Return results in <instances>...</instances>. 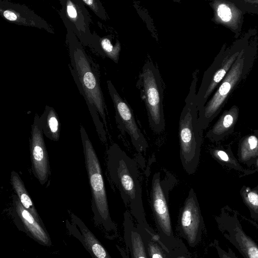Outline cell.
<instances>
[{
    "mask_svg": "<svg viewBox=\"0 0 258 258\" xmlns=\"http://www.w3.org/2000/svg\"><path fill=\"white\" fill-rule=\"evenodd\" d=\"M67 31L66 43L70 58V70L85 99L98 135L101 141L106 143V105L100 86L98 66L87 54L73 31L70 29H67Z\"/></svg>",
    "mask_w": 258,
    "mask_h": 258,
    "instance_id": "6da1fadb",
    "label": "cell"
},
{
    "mask_svg": "<svg viewBox=\"0 0 258 258\" xmlns=\"http://www.w3.org/2000/svg\"><path fill=\"white\" fill-rule=\"evenodd\" d=\"M106 165L110 179L118 190L125 205L129 208L137 224L149 226L146 218L136 161L114 143L106 152Z\"/></svg>",
    "mask_w": 258,
    "mask_h": 258,
    "instance_id": "7a4b0ae2",
    "label": "cell"
},
{
    "mask_svg": "<svg viewBox=\"0 0 258 258\" xmlns=\"http://www.w3.org/2000/svg\"><path fill=\"white\" fill-rule=\"evenodd\" d=\"M198 70L192 80L185 104L181 112L178 127L179 156L185 171L194 174L199 164L203 130L198 123L199 109L196 99Z\"/></svg>",
    "mask_w": 258,
    "mask_h": 258,
    "instance_id": "3957f363",
    "label": "cell"
},
{
    "mask_svg": "<svg viewBox=\"0 0 258 258\" xmlns=\"http://www.w3.org/2000/svg\"><path fill=\"white\" fill-rule=\"evenodd\" d=\"M86 169L92 195V210L95 221L107 231L116 229L109 207L101 167L86 130L80 127Z\"/></svg>",
    "mask_w": 258,
    "mask_h": 258,
    "instance_id": "277c9868",
    "label": "cell"
},
{
    "mask_svg": "<svg viewBox=\"0 0 258 258\" xmlns=\"http://www.w3.org/2000/svg\"><path fill=\"white\" fill-rule=\"evenodd\" d=\"M176 181L175 177L168 171L163 177L161 172L157 171L153 175L150 190L151 207L157 233L168 251L176 246L179 242L173 231L168 206L169 193Z\"/></svg>",
    "mask_w": 258,
    "mask_h": 258,
    "instance_id": "5b68a950",
    "label": "cell"
},
{
    "mask_svg": "<svg viewBox=\"0 0 258 258\" xmlns=\"http://www.w3.org/2000/svg\"><path fill=\"white\" fill-rule=\"evenodd\" d=\"M136 86L145 103L150 127L157 134L162 132L165 126L162 82L158 69L150 58L144 63Z\"/></svg>",
    "mask_w": 258,
    "mask_h": 258,
    "instance_id": "8992f818",
    "label": "cell"
},
{
    "mask_svg": "<svg viewBox=\"0 0 258 258\" xmlns=\"http://www.w3.org/2000/svg\"><path fill=\"white\" fill-rule=\"evenodd\" d=\"M107 89L115 109L118 128L130 137L132 144L139 153H145L148 142L138 126L133 110L125 100L118 94L110 80L107 81Z\"/></svg>",
    "mask_w": 258,
    "mask_h": 258,
    "instance_id": "52a82bcc",
    "label": "cell"
},
{
    "mask_svg": "<svg viewBox=\"0 0 258 258\" xmlns=\"http://www.w3.org/2000/svg\"><path fill=\"white\" fill-rule=\"evenodd\" d=\"M59 15L66 29H70L84 46L92 48L94 35L90 29V15L82 0H61Z\"/></svg>",
    "mask_w": 258,
    "mask_h": 258,
    "instance_id": "ba28073f",
    "label": "cell"
},
{
    "mask_svg": "<svg viewBox=\"0 0 258 258\" xmlns=\"http://www.w3.org/2000/svg\"><path fill=\"white\" fill-rule=\"evenodd\" d=\"M204 220L194 190L191 188L181 209L177 229L180 235L190 247L196 246L201 241Z\"/></svg>",
    "mask_w": 258,
    "mask_h": 258,
    "instance_id": "9c48e42d",
    "label": "cell"
},
{
    "mask_svg": "<svg viewBox=\"0 0 258 258\" xmlns=\"http://www.w3.org/2000/svg\"><path fill=\"white\" fill-rule=\"evenodd\" d=\"M242 51L225 76L220 86L203 109L199 112L198 123L202 129L205 128L221 107L231 90L239 81L243 67Z\"/></svg>",
    "mask_w": 258,
    "mask_h": 258,
    "instance_id": "30bf717a",
    "label": "cell"
},
{
    "mask_svg": "<svg viewBox=\"0 0 258 258\" xmlns=\"http://www.w3.org/2000/svg\"><path fill=\"white\" fill-rule=\"evenodd\" d=\"M216 221L221 234L243 258H258V245L244 232L236 216L222 214Z\"/></svg>",
    "mask_w": 258,
    "mask_h": 258,
    "instance_id": "8fae6325",
    "label": "cell"
},
{
    "mask_svg": "<svg viewBox=\"0 0 258 258\" xmlns=\"http://www.w3.org/2000/svg\"><path fill=\"white\" fill-rule=\"evenodd\" d=\"M43 134L39 116L36 114L31 125L30 153L32 173L41 185L46 183L50 175L49 157Z\"/></svg>",
    "mask_w": 258,
    "mask_h": 258,
    "instance_id": "7c38bea8",
    "label": "cell"
},
{
    "mask_svg": "<svg viewBox=\"0 0 258 258\" xmlns=\"http://www.w3.org/2000/svg\"><path fill=\"white\" fill-rule=\"evenodd\" d=\"M12 216L16 227L39 244L50 246L52 242L44 224L38 221L21 204L17 195L13 197Z\"/></svg>",
    "mask_w": 258,
    "mask_h": 258,
    "instance_id": "4fadbf2b",
    "label": "cell"
},
{
    "mask_svg": "<svg viewBox=\"0 0 258 258\" xmlns=\"http://www.w3.org/2000/svg\"><path fill=\"white\" fill-rule=\"evenodd\" d=\"M0 15L7 21L18 25L35 27L54 33L53 27L26 6L0 1Z\"/></svg>",
    "mask_w": 258,
    "mask_h": 258,
    "instance_id": "5bb4252c",
    "label": "cell"
},
{
    "mask_svg": "<svg viewBox=\"0 0 258 258\" xmlns=\"http://www.w3.org/2000/svg\"><path fill=\"white\" fill-rule=\"evenodd\" d=\"M72 223L66 221V227L70 233L78 239L92 258H111L101 242L74 213L71 214Z\"/></svg>",
    "mask_w": 258,
    "mask_h": 258,
    "instance_id": "9a60e30c",
    "label": "cell"
},
{
    "mask_svg": "<svg viewBox=\"0 0 258 258\" xmlns=\"http://www.w3.org/2000/svg\"><path fill=\"white\" fill-rule=\"evenodd\" d=\"M123 237L126 248L131 258H148L144 244L130 212L123 214Z\"/></svg>",
    "mask_w": 258,
    "mask_h": 258,
    "instance_id": "2e32d148",
    "label": "cell"
},
{
    "mask_svg": "<svg viewBox=\"0 0 258 258\" xmlns=\"http://www.w3.org/2000/svg\"><path fill=\"white\" fill-rule=\"evenodd\" d=\"M214 11V21L233 30L239 28L242 12L234 4L225 1L215 0L211 3Z\"/></svg>",
    "mask_w": 258,
    "mask_h": 258,
    "instance_id": "e0dca14e",
    "label": "cell"
},
{
    "mask_svg": "<svg viewBox=\"0 0 258 258\" xmlns=\"http://www.w3.org/2000/svg\"><path fill=\"white\" fill-rule=\"evenodd\" d=\"M136 227L143 239L148 258H168V251L150 225L145 227L136 224Z\"/></svg>",
    "mask_w": 258,
    "mask_h": 258,
    "instance_id": "ac0fdd59",
    "label": "cell"
},
{
    "mask_svg": "<svg viewBox=\"0 0 258 258\" xmlns=\"http://www.w3.org/2000/svg\"><path fill=\"white\" fill-rule=\"evenodd\" d=\"M43 134L53 141H58L60 134L61 123L54 109L46 105L43 113L39 116Z\"/></svg>",
    "mask_w": 258,
    "mask_h": 258,
    "instance_id": "d6986e66",
    "label": "cell"
},
{
    "mask_svg": "<svg viewBox=\"0 0 258 258\" xmlns=\"http://www.w3.org/2000/svg\"><path fill=\"white\" fill-rule=\"evenodd\" d=\"M12 187L22 205L28 210L40 223L44 224L19 174L13 170L11 173Z\"/></svg>",
    "mask_w": 258,
    "mask_h": 258,
    "instance_id": "ffe728a7",
    "label": "cell"
},
{
    "mask_svg": "<svg viewBox=\"0 0 258 258\" xmlns=\"http://www.w3.org/2000/svg\"><path fill=\"white\" fill-rule=\"evenodd\" d=\"M94 41L92 49L103 56H106L117 63L119 60L121 45L118 40L113 44L111 36L99 37L93 33Z\"/></svg>",
    "mask_w": 258,
    "mask_h": 258,
    "instance_id": "44dd1931",
    "label": "cell"
},
{
    "mask_svg": "<svg viewBox=\"0 0 258 258\" xmlns=\"http://www.w3.org/2000/svg\"><path fill=\"white\" fill-rule=\"evenodd\" d=\"M168 258H195L181 239L178 244L167 253Z\"/></svg>",
    "mask_w": 258,
    "mask_h": 258,
    "instance_id": "7402d4cb",
    "label": "cell"
},
{
    "mask_svg": "<svg viewBox=\"0 0 258 258\" xmlns=\"http://www.w3.org/2000/svg\"><path fill=\"white\" fill-rule=\"evenodd\" d=\"M82 1L99 18L104 21L107 20L105 10L99 0H82Z\"/></svg>",
    "mask_w": 258,
    "mask_h": 258,
    "instance_id": "603a6c76",
    "label": "cell"
},
{
    "mask_svg": "<svg viewBox=\"0 0 258 258\" xmlns=\"http://www.w3.org/2000/svg\"><path fill=\"white\" fill-rule=\"evenodd\" d=\"M212 245L216 249L219 258H238L231 248L228 247L227 250L222 248L216 240H214Z\"/></svg>",
    "mask_w": 258,
    "mask_h": 258,
    "instance_id": "cb8c5ba5",
    "label": "cell"
},
{
    "mask_svg": "<svg viewBox=\"0 0 258 258\" xmlns=\"http://www.w3.org/2000/svg\"><path fill=\"white\" fill-rule=\"evenodd\" d=\"M236 109L233 107L229 112L226 113L222 118V124L225 128H228L233 123L234 120V114Z\"/></svg>",
    "mask_w": 258,
    "mask_h": 258,
    "instance_id": "d4e9b609",
    "label": "cell"
},
{
    "mask_svg": "<svg viewBox=\"0 0 258 258\" xmlns=\"http://www.w3.org/2000/svg\"><path fill=\"white\" fill-rule=\"evenodd\" d=\"M248 144L251 149H255L257 145V138L253 136H250L248 138Z\"/></svg>",
    "mask_w": 258,
    "mask_h": 258,
    "instance_id": "484cf974",
    "label": "cell"
},
{
    "mask_svg": "<svg viewBox=\"0 0 258 258\" xmlns=\"http://www.w3.org/2000/svg\"><path fill=\"white\" fill-rule=\"evenodd\" d=\"M217 155L223 161H227L229 160L227 154L223 151H218Z\"/></svg>",
    "mask_w": 258,
    "mask_h": 258,
    "instance_id": "4316f807",
    "label": "cell"
}]
</instances>
